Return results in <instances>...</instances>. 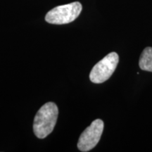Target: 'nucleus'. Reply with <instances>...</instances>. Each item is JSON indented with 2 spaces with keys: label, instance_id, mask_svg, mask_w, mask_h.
<instances>
[{
  "label": "nucleus",
  "instance_id": "obj_1",
  "mask_svg": "<svg viewBox=\"0 0 152 152\" xmlns=\"http://www.w3.org/2000/svg\"><path fill=\"white\" fill-rule=\"evenodd\" d=\"M58 114V107L53 102H48L39 109L33 123L34 133L37 138H45L52 132L56 123Z\"/></svg>",
  "mask_w": 152,
  "mask_h": 152
},
{
  "label": "nucleus",
  "instance_id": "obj_2",
  "mask_svg": "<svg viewBox=\"0 0 152 152\" xmlns=\"http://www.w3.org/2000/svg\"><path fill=\"white\" fill-rule=\"evenodd\" d=\"M83 7L78 1L58 6L47 13L45 20L51 24L63 25L73 22L81 13Z\"/></svg>",
  "mask_w": 152,
  "mask_h": 152
},
{
  "label": "nucleus",
  "instance_id": "obj_3",
  "mask_svg": "<svg viewBox=\"0 0 152 152\" xmlns=\"http://www.w3.org/2000/svg\"><path fill=\"white\" fill-rule=\"evenodd\" d=\"M119 61L117 53L111 52L95 65L90 74V79L96 84L103 83L110 78Z\"/></svg>",
  "mask_w": 152,
  "mask_h": 152
},
{
  "label": "nucleus",
  "instance_id": "obj_5",
  "mask_svg": "<svg viewBox=\"0 0 152 152\" xmlns=\"http://www.w3.org/2000/svg\"><path fill=\"white\" fill-rule=\"evenodd\" d=\"M139 66L143 71L152 72V47L144 49L140 56Z\"/></svg>",
  "mask_w": 152,
  "mask_h": 152
},
{
  "label": "nucleus",
  "instance_id": "obj_4",
  "mask_svg": "<svg viewBox=\"0 0 152 152\" xmlns=\"http://www.w3.org/2000/svg\"><path fill=\"white\" fill-rule=\"evenodd\" d=\"M104 130V122L96 119L85 129L80 137L77 147L80 151L86 152L94 148L99 142Z\"/></svg>",
  "mask_w": 152,
  "mask_h": 152
}]
</instances>
